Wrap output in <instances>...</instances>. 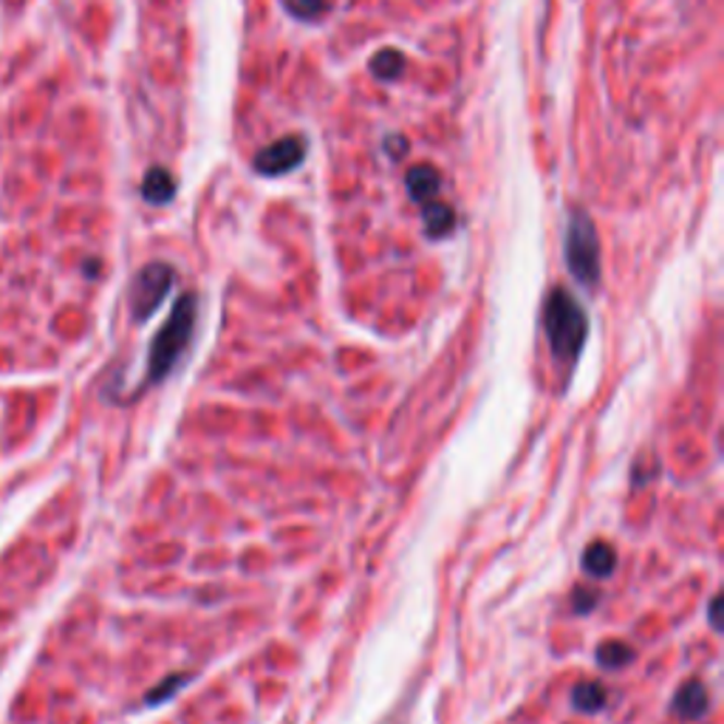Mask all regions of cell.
<instances>
[{
    "label": "cell",
    "mask_w": 724,
    "mask_h": 724,
    "mask_svg": "<svg viewBox=\"0 0 724 724\" xmlns=\"http://www.w3.org/2000/svg\"><path fill=\"white\" fill-rule=\"evenodd\" d=\"M408 191L416 205H428L439 193V173L428 164H419L408 173Z\"/></svg>",
    "instance_id": "cell-8"
},
{
    "label": "cell",
    "mask_w": 724,
    "mask_h": 724,
    "mask_svg": "<svg viewBox=\"0 0 724 724\" xmlns=\"http://www.w3.org/2000/svg\"><path fill=\"white\" fill-rule=\"evenodd\" d=\"M286 7L297 14V17H317V14L323 12L326 3L323 0H286Z\"/></svg>",
    "instance_id": "cell-15"
},
{
    "label": "cell",
    "mask_w": 724,
    "mask_h": 724,
    "mask_svg": "<svg viewBox=\"0 0 724 724\" xmlns=\"http://www.w3.org/2000/svg\"><path fill=\"white\" fill-rule=\"evenodd\" d=\"M402 65H405V60H402L400 51H380V54L373 57L371 60V71L377 74L380 79H394L402 74Z\"/></svg>",
    "instance_id": "cell-13"
},
{
    "label": "cell",
    "mask_w": 724,
    "mask_h": 724,
    "mask_svg": "<svg viewBox=\"0 0 724 724\" xmlns=\"http://www.w3.org/2000/svg\"><path fill=\"white\" fill-rule=\"evenodd\" d=\"M196 317H198V300L196 295H182L164 320V326L156 331L154 343L148 352V382H162L168 380V373L179 366L182 354L187 352V345L196 331Z\"/></svg>",
    "instance_id": "cell-2"
},
{
    "label": "cell",
    "mask_w": 724,
    "mask_h": 724,
    "mask_svg": "<svg viewBox=\"0 0 724 724\" xmlns=\"http://www.w3.org/2000/svg\"><path fill=\"white\" fill-rule=\"evenodd\" d=\"M173 281H176V272L168 263H148V267L142 269L136 274L134 289H131V306H134V317L139 323L150 320V317L159 311V306L164 303V297L170 295V289H173Z\"/></svg>",
    "instance_id": "cell-4"
},
{
    "label": "cell",
    "mask_w": 724,
    "mask_h": 724,
    "mask_svg": "<svg viewBox=\"0 0 724 724\" xmlns=\"http://www.w3.org/2000/svg\"><path fill=\"white\" fill-rule=\"evenodd\" d=\"M719 605H722V598L713 594L711 603H708V623H711V628H716V631H719V626H722V619H719Z\"/></svg>",
    "instance_id": "cell-17"
},
{
    "label": "cell",
    "mask_w": 724,
    "mask_h": 724,
    "mask_svg": "<svg viewBox=\"0 0 724 724\" xmlns=\"http://www.w3.org/2000/svg\"><path fill=\"white\" fill-rule=\"evenodd\" d=\"M572 600H575V612L586 614L598 605V591L586 589V586H577V589L572 591Z\"/></svg>",
    "instance_id": "cell-16"
},
{
    "label": "cell",
    "mask_w": 724,
    "mask_h": 724,
    "mask_svg": "<svg viewBox=\"0 0 724 724\" xmlns=\"http://www.w3.org/2000/svg\"><path fill=\"white\" fill-rule=\"evenodd\" d=\"M142 196L148 198L150 205H168L170 198L176 196V182L164 168H154L142 184Z\"/></svg>",
    "instance_id": "cell-9"
},
{
    "label": "cell",
    "mask_w": 724,
    "mask_h": 724,
    "mask_svg": "<svg viewBox=\"0 0 724 724\" xmlns=\"http://www.w3.org/2000/svg\"><path fill=\"white\" fill-rule=\"evenodd\" d=\"M303 156H306V139L286 136V139L274 142L255 156V170L263 176H283L303 162Z\"/></svg>",
    "instance_id": "cell-5"
},
{
    "label": "cell",
    "mask_w": 724,
    "mask_h": 724,
    "mask_svg": "<svg viewBox=\"0 0 724 724\" xmlns=\"http://www.w3.org/2000/svg\"><path fill=\"white\" fill-rule=\"evenodd\" d=\"M598 665L600 668H609V671H617V668H626L628 662L634 660V648L626 646V642H617V640H605L598 646Z\"/></svg>",
    "instance_id": "cell-10"
},
{
    "label": "cell",
    "mask_w": 724,
    "mask_h": 724,
    "mask_svg": "<svg viewBox=\"0 0 724 724\" xmlns=\"http://www.w3.org/2000/svg\"><path fill=\"white\" fill-rule=\"evenodd\" d=\"M617 566L614 549L603 541H594L584 549V572L591 577H609Z\"/></svg>",
    "instance_id": "cell-7"
},
{
    "label": "cell",
    "mask_w": 724,
    "mask_h": 724,
    "mask_svg": "<svg viewBox=\"0 0 724 724\" xmlns=\"http://www.w3.org/2000/svg\"><path fill=\"white\" fill-rule=\"evenodd\" d=\"M543 331H547L552 357L561 366H575L589 338V320H586L584 306L566 289L549 292L547 306H543Z\"/></svg>",
    "instance_id": "cell-1"
},
{
    "label": "cell",
    "mask_w": 724,
    "mask_h": 724,
    "mask_svg": "<svg viewBox=\"0 0 724 724\" xmlns=\"http://www.w3.org/2000/svg\"><path fill=\"white\" fill-rule=\"evenodd\" d=\"M566 263L577 283L594 286L600 281V241L598 230L586 212L575 210L566 226Z\"/></svg>",
    "instance_id": "cell-3"
},
{
    "label": "cell",
    "mask_w": 724,
    "mask_h": 724,
    "mask_svg": "<svg viewBox=\"0 0 724 724\" xmlns=\"http://www.w3.org/2000/svg\"><path fill=\"white\" fill-rule=\"evenodd\" d=\"M572 704L580 713H598L605 708V690L598 683H580L572 690Z\"/></svg>",
    "instance_id": "cell-11"
},
{
    "label": "cell",
    "mask_w": 724,
    "mask_h": 724,
    "mask_svg": "<svg viewBox=\"0 0 724 724\" xmlns=\"http://www.w3.org/2000/svg\"><path fill=\"white\" fill-rule=\"evenodd\" d=\"M708 711H711V694L699 679H688L671 699V713L676 719H685V722H697Z\"/></svg>",
    "instance_id": "cell-6"
},
{
    "label": "cell",
    "mask_w": 724,
    "mask_h": 724,
    "mask_svg": "<svg viewBox=\"0 0 724 724\" xmlns=\"http://www.w3.org/2000/svg\"><path fill=\"white\" fill-rule=\"evenodd\" d=\"M193 676H182V674H176V676H168V679H164L162 685H156L154 690H150L148 694V699H145V702L148 704H159V702H168L170 697H173V694H176L179 688H184V685L191 683Z\"/></svg>",
    "instance_id": "cell-14"
},
{
    "label": "cell",
    "mask_w": 724,
    "mask_h": 724,
    "mask_svg": "<svg viewBox=\"0 0 724 724\" xmlns=\"http://www.w3.org/2000/svg\"><path fill=\"white\" fill-rule=\"evenodd\" d=\"M425 207V226H428V233L433 238H444V235L451 233L456 219H453V210L444 205H437V201H428Z\"/></svg>",
    "instance_id": "cell-12"
}]
</instances>
